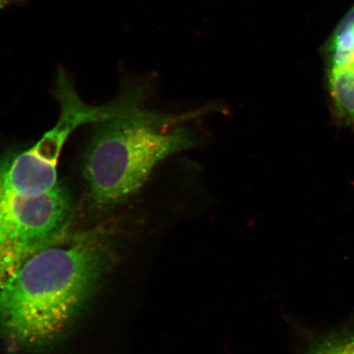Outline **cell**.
Segmentation results:
<instances>
[{
  "label": "cell",
  "instance_id": "cell-1",
  "mask_svg": "<svg viewBox=\"0 0 354 354\" xmlns=\"http://www.w3.org/2000/svg\"><path fill=\"white\" fill-rule=\"evenodd\" d=\"M152 78L124 87L110 117L98 123L88 146L84 174L97 206H116L144 187L167 158L192 149L197 138L188 121L203 111L171 114L146 104Z\"/></svg>",
  "mask_w": 354,
  "mask_h": 354
},
{
  "label": "cell",
  "instance_id": "cell-2",
  "mask_svg": "<svg viewBox=\"0 0 354 354\" xmlns=\"http://www.w3.org/2000/svg\"><path fill=\"white\" fill-rule=\"evenodd\" d=\"M39 252L0 287V326L25 345L52 342L82 306L108 263L99 232Z\"/></svg>",
  "mask_w": 354,
  "mask_h": 354
},
{
  "label": "cell",
  "instance_id": "cell-3",
  "mask_svg": "<svg viewBox=\"0 0 354 354\" xmlns=\"http://www.w3.org/2000/svg\"><path fill=\"white\" fill-rule=\"evenodd\" d=\"M73 212L60 185L43 196L0 201V287L26 260L65 241Z\"/></svg>",
  "mask_w": 354,
  "mask_h": 354
},
{
  "label": "cell",
  "instance_id": "cell-4",
  "mask_svg": "<svg viewBox=\"0 0 354 354\" xmlns=\"http://www.w3.org/2000/svg\"><path fill=\"white\" fill-rule=\"evenodd\" d=\"M329 86L336 112L354 128V61L331 66Z\"/></svg>",
  "mask_w": 354,
  "mask_h": 354
},
{
  "label": "cell",
  "instance_id": "cell-5",
  "mask_svg": "<svg viewBox=\"0 0 354 354\" xmlns=\"http://www.w3.org/2000/svg\"><path fill=\"white\" fill-rule=\"evenodd\" d=\"M331 66L354 61V6L339 21L330 44Z\"/></svg>",
  "mask_w": 354,
  "mask_h": 354
},
{
  "label": "cell",
  "instance_id": "cell-6",
  "mask_svg": "<svg viewBox=\"0 0 354 354\" xmlns=\"http://www.w3.org/2000/svg\"><path fill=\"white\" fill-rule=\"evenodd\" d=\"M304 354H354V330H339L309 340Z\"/></svg>",
  "mask_w": 354,
  "mask_h": 354
},
{
  "label": "cell",
  "instance_id": "cell-7",
  "mask_svg": "<svg viewBox=\"0 0 354 354\" xmlns=\"http://www.w3.org/2000/svg\"><path fill=\"white\" fill-rule=\"evenodd\" d=\"M21 0H0V10L3 8L11 6L12 4L19 3Z\"/></svg>",
  "mask_w": 354,
  "mask_h": 354
}]
</instances>
